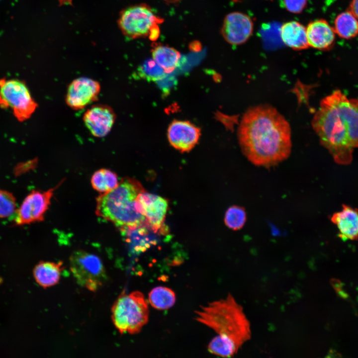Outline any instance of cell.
Wrapping results in <instances>:
<instances>
[{
	"mask_svg": "<svg viewBox=\"0 0 358 358\" xmlns=\"http://www.w3.org/2000/svg\"><path fill=\"white\" fill-rule=\"evenodd\" d=\"M70 268L78 283L92 291L97 290L107 279L101 260L85 251L78 250L72 253Z\"/></svg>",
	"mask_w": 358,
	"mask_h": 358,
	"instance_id": "cell-7",
	"label": "cell"
},
{
	"mask_svg": "<svg viewBox=\"0 0 358 358\" xmlns=\"http://www.w3.org/2000/svg\"><path fill=\"white\" fill-rule=\"evenodd\" d=\"M16 198L12 193L0 190V217L7 218L15 214L16 210Z\"/></svg>",
	"mask_w": 358,
	"mask_h": 358,
	"instance_id": "cell-26",
	"label": "cell"
},
{
	"mask_svg": "<svg viewBox=\"0 0 358 358\" xmlns=\"http://www.w3.org/2000/svg\"><path fill=\"white\" fill-rule=\"evenodd\" d=\"M151 54L152 59L167 74H171L179 65L180 53L168 45L155 44L152 46Z\"/></svg>",
	"mask_w": 358,
	"mask_h": 358,
	"instance_id": "cell-20",
	"label": "cell"
},
{
	"mask_svg": "<svg viewBox=\"0 0 358 358\" xmlns=\"http://www.w3.org/2000/svg\"><path fill=\"white\" fill-rule=\"evenodd\" d=\"M280 35L283 42L294 50H301L309 47L306 28L298 21H290L283 23L280 28Z\"/></svg>",
	"mask_w": 358,
	"mask_h": 358,
	"instance_id": "cell-18",
	"label": "cell"
},
{
	"mask_svg": "<svg viewBox=\"0 0 358 358\" xmlns=\"http://www.w3.org/2000/svg\"><path fill=\"white\" fill-rule=\"evenodd\" d=\"M247 220L245 209L241 206L234 205L228 208L224 216V222L229 228L233 230L241 229Z\"/></svg>",
	"mask_w": 358,
	"mask_h": 358,
	"instance_id": "cell-25",
	"label": "cell"
},
{
	"mask_svg": "<svg viewBox=\"0 0 358 358\" xmlns=\"http://www.w3.org/2000/svg\"><path fill=\"white\" fill-rule=\"evenodd\" d=\"M238 138L243 153L256 166H274L286 159L291 152L290 125L269 105L248 109L240 123Z\"/></svg>",
	"mask_w": 358,
	"mask_h": 358,
	"instance_id": "cell-1",
	"label": "cell"
},
{
	"mask_svg": "<svg viewBox=\"0 0 358 358\" xmlns=\"http://www.w3.org/2000/svg\"><path fill=\"white\" fill-rule=\"evenodd\" d=\"M112 320L121 334L138 333L148 321L149 310L143 294L135 291L122 293L111 309Z\"/></svg>",
	"mask_w": 358,
	"mask_h": 358,
	"instance_id": "cell-5",
	"label": "cell"
},
{
	"mask_svg": "<svg viewBox=\"0 0 358 358\" xmlns=\"http://www.w3.org/2000/svg\"><path fill=\"white\" fill-rule=\"evenodd\" d=\"M100 90L98 82L87 77L77 78L68 87L66 103L73 109H82L97 99Z\"/></svg>",
	"mask_w": 358,
	"mask_h": 358,
	"instance_id": "cell-11",
	"label": "cell"
},
{
	"mask_svg": "<svg viewBox=\"0 0 358 358\" xmlns=\"http://www.w3.org/2000/svg\"><path fill=\"white\" fill-rule=\"evenodd\" d=\"M167 73L153 59L145 61L137 68L135 75L148 82H157Z\"/></svg>",
	"mask_w": 358,
	"mask_h": 358,
	"instance_id": "cell-24",
	"label": "cell"
},
{
	"mask_svg": "<svg viewBox=\"0 0 358 358\" xmlns=\"http://www.w3.org/2000/svg\"><path fill=\"white\" fill-rule=\"evenodd\" d=\"M64 181L46 191H32L17 209L14 217L15 224L20 226L43 221L54 192Z\"/></svg>",
	"mask_w": 358,
	"mask_h": 358,
	"instance_id": "cell-9",
	"label": "cell"
},
{
	"mask_svg": "<svg viewBox=\"0 0 358 358\" xmlns=\"http://www.w3.org/2000/svg\"><path fill=\"white\" fill-rule=\"evenodd\" d=\"M306 28L309 47L320 50H328L334 46L336 33L333 27L326 20L319 19L312 21Z\"/></svg>",
	"mask_w": 358,
	"mask_h": 358,
	"instance_id": "cell-16",
	"label": "cell"
},
{
	"mask_svg": "<svg viewBox=\"0 0 358 358\" xmlns=\"http://www.w3.org/2000/svg\"><path fill=\"white\" fill-rule=\"evenodd\" d=\"M286 9L290 12L299 13L305 8L307 0H283Z\"/></svg>",
	"mask_w": 358,
	"mask_h": 358,
	"instance_id": "cell-27",
	"label": "cell"
},
{
	"mask_svg": "<svg viewBox=\"0 0 358 358\" xmlns=\"http://www.w3.org/2000/svg\"><path fill=\"white\" fill-rule=\"evenodd\" d=\"M149 301L151 306L159 310L171 308L176 302V294L170 288L158 286L154 288L149 293Z\"/></svg>",
	"mask_w": 358,
	"mask_h": 358,
	"instance_id": "cell-22",
	"label": "cell"
},
{
	"mask_svg": "<svg viewBox=\"0 0 358 358\" xmlns=\"http://www.w3.org/2000/svg\"><path fill=\"white\" fill-rule=\"evenodd\" d=\"M333 28L340 37L353 38L358 34V19L349 10L342 12L336 17Z\"/></svg>",
	"mask_w": 358,
	"mask_h": 358,
	"instance_id": "cell-21",
	"label": "cell"
},
{
	"mask_svg": "<svg viewBox=\"0 0 358 358\" xmlns=\"http://www.w3.org/2000/svg\"><path fill=\"white\" fill-rule=\"evenodd\" d=\"M136 204L148 226L155 233L160 231L163 227L168 208L167 200L145 190L139 194Z\"/></svg>",
	"mask_w": 358,
	"mask_h": 358,
	"instance_id": "cell-10",
	"label": "cell"
},
{
	"mask_svg": "<svg viewBox=\"0 0 358 358\" xmlns=\"http://www.w3.org/2000/svg\"><path fill=\"white\" fill-rule=\"evenodd\" d=\"M331 95L344 120L351 143L354 148H358V99L348 98L340 90Z\"/></svg>",
	"mask_w": 358,
	"mask_h": 358,
	"instance_id": "cell-15",
	"label": "cell"
},
{
	"mask_svg": "<svg viewBox=\"0 0 358 358\" xmlns=\"http://www.w3.org/2000/svg\"><path fill=\"white\" fill-rule=\"evenodd\" d=\"M115 114L108 105L96 104L84 114V122L91 134L96 137H103L110 131L115 121Z\"/></svg>",
	"mask_w": 358,
	"mask_h": 358,
	"instance_id": "cell-14",
	"label": "cell"
},
{
	"mask_svg": "<svg viewBox=\"0 0 358 358\" xmlns=\"http://www.w3.org/2000/svg\"><path fill=\"white\" fill-rule=\"evenodd\" d=\"M312 125L321 144L337 163L347 165L351 162L354 148L331 94L321 100Z\"/></svg>",
	"mask_w": 358,
	"mask_h": 358,
	"instance_id": "cell-4",
	"label": "cell"
},
{
	"mask_svg": "<svg viewBox=\"0 0 358 358\" xmlns=\"http://www.w3.org/2000/svg\"><path fill=\"white\" fill-rule=\"evenodd\" d=\"M164 20L145 3L129 6L120 13L118 24L123 34L130 38L148 37L152 41L160 35L159 25Z\"/></svg>",
	"mask_w": 358,
	"mask_h": 358,
	"instance_id": "cell-6",
	"label": "cell"
},
{
	"mask_svg": "<svg viewBox=\"0 0 358 358\" xmlns=\"http://www.w3.org/2000/svg\"><path fill=\"white\" fill-rule=\"evenodd\" d=\"M63 270L61 262H41L34 268L33 275L40 286L47 288L59 282Z\"/></svg>",
	"mask_w": 358,
	"mask_h": 358,
	"instance_id": "cell-19",
	"label": "cell"
},
{
	"mask_svg": "<svg viewBox=\"0 0 358 358\" xmlns=\"http://www.w3.org/2000/svg\"><path fill=\"white\" fill-rule=\"evenodd\" d=\"M0 106L11 109L16 119L23 121L30 118L37 104L23 82L3 78L0 80Z\"/></svg>",
	"mask_w": 358,
	"mask_h": 358,
	"instance_id": "cell-8",
	"label": "cell"
},
{
	"mask_svg": "<svg viewBox=\"0 0 358 358\" xmlns=\"http://www.w3.org/2000/svg\"><path fill=\"white\" fill-rule=\"evenodd\" d=\"M253 27V22L250 17L244 13L234 11L225 17L221 32L228 43L239 45L249 39L252 34Z\"/></svg>",
	"mask_w": 358,
	"mask_h": 358,
	"instance_id": "cell-12",
	"label": "cell"
},
{
	"mask_svg": "<svg viewBox=\"0 0 358 358\" xmlns=\"http://www.w3.org/2000/svg\"><path fill=\"white\" fill-rule=\"evenodd\" d=\"M145 191L137 179L126 177L110 191L96 199V214L112 223L121 231L134 229L146 223L136 204L140 193Z\"/></svg>",
	"mask_w": 358,
	"mask_h": 358,
	"instance_id": "cell-3",
	"label": "cell"
},
{
	"mask_svg": "<svg viewBox=\"0 0 358 358\" xmlns=\"http://www.w3.org/2000/svg\"><path fill=\"white\" fill-rule=\"evenodd\" d=\"M349 10L358 19V0H352Z\"/></svg>",
	"mask_w": 358,
	"mask_h": 358,
	"instance_id": "cell-29",
	"label": "cell"
},
{
	"mask_svg": "<svg viewBox=\"0 0 358 358\" xmlns=\"http://www.w3.org/2000/svg\"><path fill=\"white\" fill-rule=\"evenodd\" d=\"M195 319L218 334L212 340L234 354L251 337V328L243 307L231 294L202 306Z\"/></svg>",
	"mask_w": 358,
	"mask_h": 358,
	"instance_id": "cell-2",
	"label": "cell"
},
{
	"mask_svg": "<svg viewBox=\"0 0 358 358\" xmlns=\"http://www.w3.org/2000/svg\"><path fill=\"white\" fill-rule=\"evenodd\" d=\"M200 136V128L188 121L174 120L168 128L169 142L181 152L190 151L198 142Z\"/></svg>",
	"mask_w": 358,
	"mask_h": 358,
	"instance_id": "cell-13",
	"label": "cell"
},
{
	"mask_svg": "<svg viewBox=\"0 0 358 358\" xmlns=\"http://www.w3.org/2000/svg\"><path fill=\"white\" fill-rule=\"evenodd\" d=\"M119 182L116 174L106 169L96 171L91 179L92 187L101 193L113 189L118 185Z\"/></svg>",
	"mask_w": 358,
	"mask_h": 358,
	"instance_id": "cell-23",
	"label": "cell"
},
{
	"mask_svg": "<svg viewBox=\"0 0 358 358\" xmlns=\"http://www.w3.org/2000/svg\"><path fill=\"white\" fill-rule=\"evenodd\" d=\"M331 220L338 230V236L343 241L358 239V210L343 205L341 210L333 214Z\"/></svg>",
	"mask_w": 358,
	"mask_h": 358,
	"instance_id": "cell-17",
	"label": "cell"
},
{
	"mask_svg": "<svg viewBox=\"0 0 358 358\" xmlns=\"http://www.w3.org/2000/svg\"><path fill=\"white\" fill-rule=\"evenodd\" d=\"M169 74H167L162 79L156 82L159 88L163 91L164 95L169 94L172 88L177 84L176 79L175 77L169 76Z\"/></svg>",
	"mask_w": 358,
	"mask_h": 358,
	"instance_id": "cell-28",
	"label": "cell"
}]
</instances>
